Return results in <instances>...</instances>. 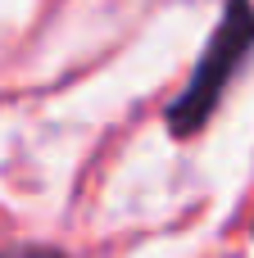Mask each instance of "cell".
I'll return each instance as SVG.
<instances>
[{
  "label": "cell",
  "mask_w": 254,
  "mask_h": 258,
  "mask_svg": "<svg viewBox=\"0 0 254 258\" xmlns=\"http://www.w3.org/2000/svg\"><path fill=\"white\" fill-rule=\"evenodd\" d=\"M250 50H254V5L250 0H227V9H223L209 45H205V54L195 63L191 82L173 95V104L164 113L173 136H195L209 122V113L218 109L227 82L241 73V63H245Z\"/></svg>",
  "instance_id": "6da1fadb"
},
{
  "label": "cell",
  "mask_w": 254,
  "mask_h": 258,
  "mask_svg": "<svg viewBox=\"0 0 254 258\" xmlns=\"http://www.w3.org/2000/svg\"><path fill=\"white\" fill-rule=\"evenodd\" d=\"M0 258H64L55 249H41V245H18V249H5Z\"/></svg>",
  "instance_id": "7a4b0ae2"
}]
</instances>
